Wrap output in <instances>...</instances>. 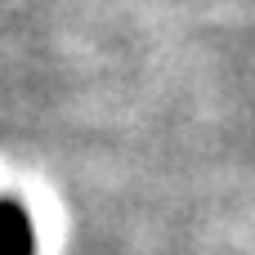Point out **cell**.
<instances>
[{
  "mask_svg": "<svg viewBox=\"0 0 255 255\" xmlns=\"http://www.w3.org/2000/svg\"><path fill=\"white\" fill-rule=\"evenodd\" d=\"M0 255H36L31 215L13 197H0Z\"/></svg>",
  "mask_w": 255,
  "mask_h": 255,
  "instance_id": "6da1fadb",
  "label": "cell"
}]
</instances>
